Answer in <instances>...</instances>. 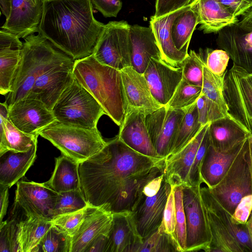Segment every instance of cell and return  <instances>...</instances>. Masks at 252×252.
Segmentation results:
<instances>
[{"label":"cell","mask_w":252,"mask_h":252,"mask_svg":"<svg viewBox=\"0 0 252 252\" xmlns=\"http://www.w3.org/2000/svg\"><path fill=\"white\" fill-rule=\"evenodd\" d=\"M165 161L134 151L117 136L79 164L81 189L90 206L112 214L133 211L145 186L164 173Z\"/></svg>","instance_id":"cell-1"},{"label":"cell","mask_w":252,"mask_h":252,"mask_svg":"<svg viewBox=\"0 0 252 252\" xmlns=\"http://www.w3.org/2000/svg\"><path fill=\"white\" fill-rule=\"evenodd\" d=\"M104 26L90 0H44L37 32L75 61L93 54Z\"/></svg>","instance_id":"cell-2"},{"label":"cell","mask_w":252,"mask_h":252,"mask_svg":"<svg viewBox=\"0 0 252 252\" xmlns=\"http://www.w3.org/2000/svg\"><path fill=\"white\" fill-rule=\"evenodd\" d=\"M73 74L120 126L126 115L121 71L100 63L91 55L74 61Z\"/></svg>","instance_id":"cell-3"},{"label":"cell","mask_w":252,"mask_h":252,"mask_svg":"<svg viewBox=\"0 0 252 252\" xmlns=\"http://www.w3.org/2000/svg\"><path fill=\"white\" fill-rule=\"evenodd\" d=\"M21 60L10 92L5 95L8 108L29 94L36 80L59 64L73 60L49 40L38 34L24 38Z\"/></svg>","instance_id":"cell-4"},{"label":"cell","mask_w":252,"mask_h":252,"mask_svg":"<svg viewBox=\"0 0 252 252\" xmlns=\"http://www.w3.org/2000/svg\"><path fill=\"white\" fill-rule=\"evenodd\" d=\"M212 235L207 252H252V241L246 224L232 222V215L208 187L200 188Z\"/></svg>","instance_id":"cell-5"},{"label":"cell","mask_w":252,"mask_h":252,"mask_svg":"<svg viewBox=\"0 0 252 252\" xmlns=\"http://www.w3.org/2000/svg\"><path fill=\"white\" fill-rule=\"evenodd\" d=\"M39 135L78 163L99 152L107 144L97 127H82L57 120L40 130Z\"/></svg>","instance_id":"cell-6"},{"label":"cell","mask_w":252,"mask_h":252,"mask_svg":"<svg viewBox=\"0 0 252 252\" xmlns=\"http://www.w3.org/2000/svg\"><path fill=\"white\" fill-rule=\"evenodd\" d=\"M52 111L59 122L90 128L97 127L98 120L105 114L99 103L74 77Z\"/></svg>","instance_id":"cell-7"},{"label":"cell","mask_w":252,"mask_h":252,"mask_svg":"<svg viewBox=\"0 0 252 252\" xmlns=\"http://www.w3.org/2000/svg\"><path fill=\"white\" fill-rule=\"evenodd\" d=\"M252 140L250 135L221 179L209 189L231 215L244 196L252 194Z\"/></svg>","instance_id":"cell-8"},{"label":"cell","mask_w":252,"mask_h":252,"mask_svg":"<svg viewBox=\"0 0 252 252\" xmlns=\"http://www.w3.org/2000/svg\"><path fill=\"white\" fill-rule=\"evenodd\" d=\"M130 27L125 21L104 24L92 54L99 63L119 70L131 66Z\"/></svg>","instance_id":"cell-9"},{"label":"cell","mask_w":252,"mask_h":252,"mask_svg":"<svg viewBox=\"0 0 252 252\" xmlns=\"http://www.w3.org/2000/svg\"><path fill=\"white\" fill-rule=\"evenodd\" d=\"M224 94L230 116L252 134V79L250 74L233 64L225 71Z\"/></svg>","instance_id":"cell-10"},{"label":"cell","mask_w":252,"mask_h":252,"mask_svg":"<svg viewBox=\"0 0 252 252\" xmlns=\"http://www.w3.org/2000/svg\"><path fill=\"white\" fill-rule=\"evenodd\" d=\"M200 188V186H182L186 222V252H207L211 242L212 235Z\"/></svg>","instance_id":"cell-11"},{"label":"cell","mask_w":252,"mask_h":252,"mask_svg":"<svg viewBox=\"0 0 252 252\" xmlns=\"http://www.w3.org/2000/svg\"><path fill=\"white\" fill-rule=\"evenodd\" d=\"M58 195V192L45 183L20 181L17 183L15 205L23 210L27 218L37 217L51 221Z\"/></svg>","instance_id":"cell-12"},{"label":"cell","mask_w":252,"mask_h":252,"mask_svg":"<svg viewBox=\"0 0 252 252\" xmlns=\"http://www.w3.org/2000/svg\"><path fill=\"white\" fill-rule=\"evenodd\" d=\"M187 108L171 109L162 106L146 116L152 143L161 158L165 159L167 157Z\"/></svg>","instance_id":"cell-13"},{"label":"cell","mask_w":252,"mask_h":252,"mask_svg":"<svg viewBox=\"0 0 252 252\" xmlns=\"http://www.w3.org/2000/svg\"><path fill=\"white\" fill-rule=\"evenodd\" d=\"M121 71L126 114L138 112L147 116L162 106L154 98L143 73L131 66Z\"/></svg>","instance_id":"cell-14"},{"label":"cell","mask_w":252,"mask_h":252,"mask_svg":"<svg viewBox=\"0 0 252 252\" xmlns=\"http://www.w3.org/2000/svg\"><path fill=\"white\" fill-rule=\"evenodd\" d=\"M74 63V60H72L45 72L36 80L26 97L41 101L52 111L63 92L73 79Z\"/></svg>","instance_id":"cell-15"},{"label":"cell","mask_w":252,"mask_h":252,"mask_svg":"<svg viewBox=\"0 0 252 252\" xmlns=\"http://www.w3.org/2000/svg\"><path fill=\"white\" fill-rule=\"evenodd\" d=\"M171 184L163 178L160 188L152 196L144 194L141 201L132 212L137 232L142 240L156 231L162 223Z\"/></svg>","instance_id":"cell-16"},{"label":"cell","mask_w":252,"mask_h":252,"mask_svg":"<svg viewBox=\"0 0 252 252\" xmlns=\"http://www.w3.org/2000/svg\"><path fill=\"white\" fill-rule=\"evenodd\" d=\"M8 117L20 130L39 135L44 127L56 121L52 111L41 101L24 98L8 108Z\"/></svg>","instance_id":"cell-17"},{"label":"cell","mask_w":252,"mask_h":252,"mask_svg":"<svg viewBox=\"0 0 252 252\" xmlns=\"http://www.w3.org/2000/svg\"><path fill=\"white\" fill-rule=\"evenodd\" d=\"M216 43L227 52L234 64L252 74V30L238 23L227 26L218 33Z\"/></svg>","instance_id":"cell-18"},{"label":"cell","mask_w":252,"mask_h":252,"mask_svg":"<svg viewBox=\"0 0 252 252\" xmlns=\"http://www.w3.org/2000/svg\"><path fill=\"white\" fill-rule=\"evenodd\" d=\"M152 94L162 106L169 102L183 78L182 67H173L152 58L143 73Z\"/></svg>","instance_id":"cell-19"},{"label":"cell","mask_w":252,"mask_h":252,"mask_svg":"<svg viewBox=\"0 0 252 252\" xmlns=\"http://www.w3.org/2000/svg\"><path fill=\"white\" fill-rule=\"evenodd\" d=\"M9 17L1 26L19 38L38 32L43 12L44 0H10Z\"/></svg>","instance_id":"cell-20"},{"label":"cell","mask_w":252,"mask_h":252,"mask_svg":"<svg viewBox=\"0 0 252 252\" xmlns=\"http://www.w3.org/2000/svg\"><path fill=\"white\" fill-rule=\"evenodd\" d=\"M112 221V213L92 207L71 237V252H88L97 240L108 235Z\"/></svg>","instance_id":"cell-21"},{"label":"cell","mask_w":252,"mask_h":252,"mask_svg":"<svg viewBox=\"0 0 252 252\" xmlns=\"http://www.w3.org/2000/svg\"><path fill=\"white\" fill-rule=\"evenodd\" d=\"M209 124L204 126L197 135L182 150L165 159L164 176L171 185L190 186V170Z\"/></svg>","instance_id":"cell-22"},{"label":"cell","mask_w":252,"mask_h":252,"mask_svg":"<svg viewBox=\"0 0 252 252\" xmlns=\"http://www.w3.org/2000/svg\"><path fill=\"white\" fill-rule=\"evenodd\" d=\"M189 4L166 15L157 18L153 16L150 18L149 26L160 49L163 61L175 67L182 66L189 53L180 51L176 47L172 38V28L176 18Z\"/></svg>","instance_id":"cell-23"},{"label":"cell","mask_w":252,"mask_h":252,"mask_svg":"<svg viewBox=\"0 0 252 252\" xmlns=\"http://www.w3.org/2000/svg\"><path fill=\"white\" fill-rule=\"evenodd\" d=\"M146 116L138 112L126 114L117 136L128 147L142 155L163 158L158 154L152 143L145 123Z\"/></svg>","instance_id":"cell-24"},{"label":"cell","mask_w":252,"mask_h":252,"mask_svg":"<svg viewBox=\"0 0 252 252\" xmlns=\"http://www.w3.org/2000/svg\"><path fill=\"white\" fill-rule=\"evenodd\" d=\"M142 241L131 211L112 214L106 252H135Z\"/></svg>","instance_id":"cell-25"},{"label":"cell","mask_w":252,"mask_h":252,"mask_svg":"<svg viewBox=\"0 0 252 252\" xmlns=\"http://www.w3.org/2000/svg\"><path fill=\"white\" fill-rule=\"evenodd\" d=\"M131 66L143 73L151 58L162 59V55L152 29L130 25Z\"/></svg>","instance_id":"cell-26"},{"label":"cell","mask_w":252,"mask_h":252,"mask_svg":"<svg viewBox=\"0 0 252 252\" xmlns=\"http://www.w3.org/2000/svg\"><path fill=\"white\" fill-rule=\"evenodd\" d=\"M23 43L15 34L0 31V93L10 92L12 81L21 58Z\"/></svg>","instance_id":"cell-27"},{"label":"cell","mask_w":252,"mask_h":252,"mask_svg":"<svg viewBox=\"0 0 252 252\" xmlns=\"http://www.w3.org/2000/svg\"><path fill=\"white\" fill-rule=\"evenodd\" d=\"M248 137L226 151H218L210 144L201 167L202 183H205L210 189L217 185L234 158L244 148Z\"/></svg>","instance_id":"cell-28"},{"label":"cell","mask_w":252,"mask_h":252,"mask_svg":"<svg viewBox=\"0 0 252 252\" xmlns=\"http://www.w3.org/2000/svg\"><path fill=\"white\" fill-rule=\"evenodd\" d=\"M37 144L27 152L8 151L0 155V185L9 188L22 178L36 156Z\"/></svg>","instance_id":"cell-29"},{"label":"cell","mask_w":252,"mask_h":252,"mask_svg":"<svg viewBox=\"0 0 252 252\" xmlns=\"http://www.w3.org/2000/svg\"><path fill=\"white\" fill-rule=\"evenodd\" d=\"M199 24L204 33H218L224 28L237 23L238 17L230 13L217 0H195Z\"/></svg>","instance_id":"cell-30"},{"label":"cell","mask_w":252,"mask_h":252,"mask_svg":"<svg viewBox=\"0 0 252 252\" xmlns=\"http://www.w3.org/2000/svg\"><path fill=\"white\" fill-rule=\"evenodd\" d=\"M224 75L219 76L214 74L205 64L201 93L207 99L210 123L224 117H230L224 94Z\"/></svg>","instance_id":"cell-31"},{"label":"cell","mask_w":252,"mask_h":252,"mask_svg":"<svg viewBox=\"0 0 252 252\" xmlns=\"http://www.w3.org/2000/svg\"><path fill=\"white\" fill-rule=\"evenodd\" d=\"M209 132L210 144L220 151L230 150L250 135L231 117H224L210 123Z\"/></svg>","instance_id":"cell-32"},{"label":"cell","mask_w":252,"mask_h":252,"mask_svg":"<svg viewBox=\"0 0 252 252\" xmlns=\"http://www.w3.org/2000/svg\"><path fill=\"white\" fill-rule=\"evenodd\" d=\"M8 109L4 102L0 104V122L3 125L4 137L0 140V155L8 151L27 152L37 143L38 135L25 133L18 128L8 117Z\"/></svg>","instance_id":"cell-33"},{"label":"cell","mask_w":252,"mask_h":252,"mask_svg":"<svg viewBox=\"0 0 252 252\" xmlns=\"http://www.w3.org/2000/svg\"><path fill=\"white\" fill-rule=\"evenodd\" d=\"M55 159L53 174L45 183L57 192L80 189L79 163L63 154Z\"/></svg>","instance_id":"cell-34"},{"label":"cell","mask_w":252,"mask_h":252,"mask_svg":"<svg viewBox=\"0 0 252 252\" xmlns=\"http://www.w3.org/2000/svg\"><path fill=\"white\" fill-rule=\"evenodd\" d=\"M52 225L51 221L37 217L27 218L18 221L19 252H37L42 238Z\"/></svg>","instance_id":"cell-35"},{"label":"cell","mask_w":252,"mask_h":252,"mask_svg":"<svg viewBox=\"0 0 252 252\" xmlns=\"http://www.w3.org/2000/svg\"><path fill=\"white\" fill-rule=\"evenodd\" d=\"M199 24L195 0L175 20L172 28V36L174 44L179 51L188 53L192 33Z\"/></svg>","instance_id":"cell-36"},{"label":"cell","mask_w":252,"mask_h":252,"mask_svg":"<svg viewBox=\"0 0 252 252\" xmlns=\"http://www.w3.org/2000/svg\"><path fill=\"white\" fill-rule=\"evenodd\" d=\"M203 126L199 121L195 102L187 107L166 158L175 155L185 147L197 135Z\"/></svg>","instance_id":"cell-37"},{"label":"cell","mask_w":252,"mask_h":252,"mask_svg":"<svg viewBox=\"0 0 252 252\" xmlns=\"http://www.w3.org/2000/svg\"><path fill=\"white\" fill-rule=\"evenodd\" d=\"M71 237L52 224L42 238L38 252H71Z\"/></svg>","instance_id":"cell-38"},{"label":"cell","mask_w":252,"mask_h":252,"mask_svg":"<svg viewBox=\"0 0 252 252\" xmlns=\"http://www.w3.org/2000/svg\"><path fill=\"white\" fill-rule=\"evenodd\" d=\"M202 92V87L190 84L182 78L166 106L168 108L181 109L196 102Z\"/></svg>","instance_id":"cell-39"},{"label":"cell","mask_w":252,"mask_h":252,"mask_svg":"<svg viewBox=\"0 0 252 252\" xmlns=\"http://www.w3.org/2000/svg\"><path fill=\"white\" fill-rule=\"evenodd\" d=\"M88 205L81 189L58 192L53 218L77 211Z\"/></svg>","instance_id":"cell-40"},{"label":"cell","mask_w":252,"mask_h":252,"mask_svg":"<svg viewBox=\"0 0 252 252\" xmlns=\"http://www.w3.org/2000/svg\"><path fill=\"white\" fill-rule=\"evenodd\" d=\"M178 252L171 238L164 231L162 224L154 233L143 240L135 252Z\"/></svg>","instance_id":"cell-41"},{"label":"cell","mask_w":252,"mask_h":252,"mask_svg":"<svg viewBox=\"0 0 252 252\" xmlns=\"http://www.w3.org/2000/svg\"><path fill=\"white\" fill-rule=\"evenodd\" d=\"M205 61L203 52L191 50L182 64L183 78L188 82L202 87Z\"/></svg>","instance_id":"cell-42"},{"label":"cell","mask_w":252,"mask_h":252,"mask_svg":"<svg viewBox=\"0 0 252 252\" xmlns=\"http://www.w3.org/2000/svg\"><path fill=\"white\" fill-rule=\"evenodd\" d=\"M174 199L176 208V237L179 252L186 251V222L183 203L182 186L175 185Z\"/></svg>","instance_id":"cell-43"},{"label":"cell","mask_w":252,"mask_h":252,"mask_svg":"<svg viewBox=\"0 0 252 252\" xmlns=\"http://www.w3.org/2000/svg\"><path fill=\"white\" fill-rule=\"evenodd\" d=\"M92 206L54 217L52 224L72 237L77 231L85 217Z\"/></svg>","instance_id":"cell-44"},{"label":"cell","mask_w":252,"mask_h":252,"mask_svg":"<svg viewBox=\"0 0 252 252\" xmlns=\"http://www.w3.org/2000/svg\"><path fill=\"white\" fill-rule=\"evenodd\" d=\"M18 223L16 220L0 224V252H19L18 244Z\"/></svg>","instance_id":"cell-45"},{"label":"cell","mask_w":252,"mask_h":252,"mask_svg":"<svg viewBox=\"0 0 252 252\" xmlns=\"http://www.w3.org/2000/svg\"><path fill=\"white\" fill-rule=\"evenodd\" d=\"M204 51L206 66L216 75H224L230 59L227 52L223 49L212 50L209 48Z\"/></svg>","instance_id":"cell-46"},{"label":"cell","mask_w":252,"mask_h":252,"mask_svg":"<svg viewBox=\"0 0 252 252\" xmlns=\"http://www.w3.org/2000/svg\"><path fill=\"white\" fill-rule=\"evenodd\" d=\"M171 185V189L166 204L162 225L165 233L171 238L178 252V248L176 237V208L174 199V187Z\"/></svg>","instance_id":"cell-47"},{"label":"cell","mask_w":252,"mask_h":252,"mask_svg":"<svg viewBox=\"0 0 252 252\" xmlns=\"http://www.w3.org/2000/svg\"><path fill=\"white\" fill-rule=\"evenodd\" d=\"M209 126L198 147L190 170L189 176L190 186H201L202 183L200 175L201 167L206 151L210 144Z\"/></svg>","instance_id":"cell-48"},{"label":"cell","mask_w":252,"mask_h":252,"mask_svg":"<svg viewBox=\"0 0 252 252\" xmlns=\"http://www.w3.org/2000/svg\"><path fill=\"white\" fill-rule=\"evenodd\" d=\"M252 211V194L243 197L232 215V222L236 224H246Z\"/></svg>","instance_id":"cell-49"},{"label":"cell","mask_w":252,"mask_h":252,"mask_svg":"<svg viewBox=\"0 0 252 252\" xmlns=\"http://www.w3.org/2000/svg\"><path fill=\"white\" fill-rule=\"evenodd\" d=\"M93 8L105 17H116L122 7V0H90Z\"/></svg>","instance_id":"cell-50"},{"label":"cell","mask_w":252,"mask_h":252,"mask_svg":"<svg viewBox=\"0 0 252 252\" xmlns=\"http://www.w3.org/2000/svg\"><path fill=\"white\" fill-rule=\"evenodd\" d=\"M191 0H156L154 16L159 17L189 4Z\"/></svg>","instance_id":"cell-51"},{"label":"cell","mask_w":252,"mask_h":252,"mask_svg":"<svg viewBox=\"0 0 252 252\" xmlns=\"http://www.w3.org/2000/svg\"><path fill=\"white\" fill-rule=\"evenodd\" d=\"M230 13L238 17L244 15L252 7V3L247 0H217Z\"/></svg>","instance_id":"cell-52"},{"label":"cell","mask_w":252,"mask_h":252,"mask_svg":"<svg viewBox=\"0 0 252 252\" xmlns=\"http://www.w3.org/2000/svg\"><path fill=\"white\" fill-rule=\"evenodd\" d=\"M196 105L198 113L199 121L202 126L209 123V107L206 97L201 94L196 101Z\"/></svg>","instance_id":"cell-53"},{"label":"cell","mask_w":252,"mask_h":252,"mask_svg":"<svg viewBox=\"0 0 252 252\" xmlns=\"http://www.w3.org/2000/svg\"><path fill=\"white\" fill-rule=\"evenodd\" d=\"M163 178L164 173L149 182L143 190V194L147 196H152L157 194L160 188Z\"/></svg>","instance_id":"cell-54"},{"label":"cell","mask_w":252,"mask_h":252,"mask_svg":"<svg viewBox=\"0 0 252 252\" xmlns=\"http://www.w3.org/2000/svg\"><path fill=\"white\" fill-rule=\"evenodd\" d=\"M9 188L0 185V224L3 221V218L5 216L8 204V189Z\"/></svg>","instance_id":"cell-55"},{"label":"cell","mask_w":252,"mask_h":252,"mask_svg":"<svg viewBox=\"0 0 252 252\" xmlns=\"http://www.w3.org/2000/svg\"><path fill=\"white\" fill-rule=\"evenodd\" d=\"M238 24L243 28L252 30V7L242 16Z\"/></svg>","instance_id":"cell-56"},{"label":"cell","mask_w":252,"mask_h":252,"mask_svg":"<svg viewBox=\"0 0 252 252\" xmlns=\"http://www.w3.org/2000/svg\"><path fill=\"white\" fill-rule=\"evenodd\" d=\"M1 12L6 18H8L11 10V3L10 0H0Z\"/></svg>","instance_id":"cell-57"},{"label":"cell","mask_w":252,"mask_h":252,"mask_svg":"<svg viewBox=\"0 0 252 252\" xmlns=\"http://www.w3.org/2000/svg\"><path fill=\"white\" fill-rule=\"evenodd\" d=\"M248 229V231L252 241V211L251 215L248 220L246 223Z\"/></svg>","instance_id":"cell-58"},{"label":"cell","mask_w":252,"mask_h":252,"mask_svg":"<svg viewBox=\"0 0 252 252\" xmlns=\"http://www.w3.org/2000/svg\"><path fill=\"white\" fill-rule=\"evenodd\" d=\"M248 0V1H250V2L252 3V0Z\"/></svg>","instance_id":"cell-59"},{"label":"cell","mask_w":252,"mask_h":252,"mask_svg":"<svg viewBox=\"0 0 252 252\" xmlns=\"http://www.w3.org/2000/svg\"><path fill=\"white\" fill-rule=\"evenodd\" d=\"M249 74H250V75L251 78L252 79V74H250V73H249Z\"/></svg>","instance_id":"cell-60"},{"label":"cell","mask_w":252,"mask_h":252,"mask_svg":"<svg viewBox=\"0 0 252 252\" xmlns=\"http://www.w3.org/2000/svg\"><path fill=\"white\" fill-rule=\"evenodd\" d=\"M250 136H251V139L252 140V134L250 135Z\"/></svg>","instance_id":"cell-61"}]
</instances>
